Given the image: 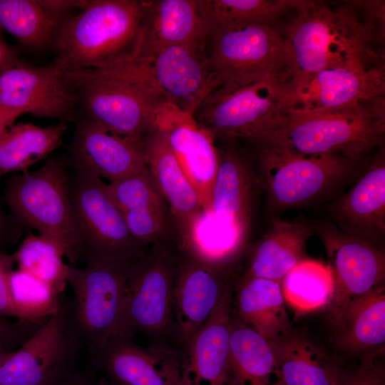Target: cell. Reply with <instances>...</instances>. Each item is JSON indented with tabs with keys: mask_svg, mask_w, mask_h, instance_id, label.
I'll list each match as a JSON object with an SVG mask.
<instances>
[{
	"mask_svg": "<svg viewBox=\"0 0 385 385\" xmlns=\"http://www.w3.org/2000/svg\"><path fill=\"white\" fill-rule=\"evenodd\" d=\"M359 15L358 1L332 8L314 1L289 0V13L286 22L276 28L282 34L289 65L292 86L329 66L374 55V21L384 18L381 1H369L366 16ZM288 13V12H287Z\"/></svg>",
	"mask_w": 385,
	"mask_h": 385,
	"instance_id": "obj_1",
	"label": "cell"
},
{
	"mask_svg": "<svg viewBox=\"0 0 385 385\" xmlns=\"http://www.w3.org/2000/svg\"><path fill=\"white\" fill-rule=\"evenodd\" d=\"M385 100L351 107L286 109L255 143L307 155H337L352 162L380 146Z\"/></svg>",
	"mask_w": 385,
	"mask_h": 385,
	"instance_id": "obj_2",
	"label": "cell"
},
{
	"mask_svg": "<svg viewBox=\"0 0 385 385\" xmlns=\"http://www.w3.org/2000/svg\"><path fill=\"white\" fill-rule=\"evenodd\" d=\"M143 35L140 0H88L58 24L54 63L66 70H101L138 56Z\"/></svg>",
	"mask_w": 385,
	"mask_h": 385,
	"instance_id": "obj_3",
	"label": "cell"
},
{
	"mask_svg": "<svg viewBox=\"0 0 385 385\" xmlns=\"http://www.w3.org/2000/svg\"><path fill=\"white\" fill-rule=\"evenodd\" d=\"M64 76L75 97L76 120L93 122L139 143H144L158 115L170 104L155 88L120 65L66 70Z\"/></svg>",
	"mask_w": 385,
	"mask_h": 385,
	"instance_id": "obj_4",
	"label": "cell"
},
{
	"mask_svg": "<svg viewBox=\"0 0 385 385\" xmlns=\"http://www.w3.org/2000/svg\"><path fill=\"white\" fill-rule=\"evenodd\" d=\"M179 255L178 240L172 239L150 245L132 260L115 335L134 339L140 334L153 344L175 346L172 309Z\"/></svg>",
	"mask_w": 385,
	"mask_h": 385,
	"instance_id": "obj_5",
	"label": "cell"
},
{
	"mask_svg": "<svg viewBox=\"0 0 385 385\" xmlns=\"http://www.w3.org/2000/svg\"><path fill=\"white\" fill-rule=\"evenodd\" d=\"M70 202L77 262L86 265L133 260L150 246L136 240L95 174L72 170Z\"/></svg>",
	"mask_w": 385,
	"mask_h": 385,
	"instance_id": "obj_6",
	"label": "cell"
},
{
	"mask_svg": "<svg viewBox=\"0 0 385 385\" xmlns=\"http://www.w3.org/2000/svg\"><path fill=\"white\" fill-rule=\"evenodd\" d=\"M70 161L51 156L38 169L12 176L5 200L19 222L57 245L68 264L76 265L70 202Z\"/></svg>",
	"mask_w": 385,
	"mask_h": 385,
	"instance_id": "obj_7",
	"label": "cell"
},
{
	"mask_svg": "<svg viewBox=\"0 0 385 385\" xmlns=\"http://www.w3.org/2000/svg\"><path fill=\"white\" fill-rule=\"evenodd\" d=\"M286 85L277 79L220 85L192 116L213 141L242 139L255 144L285 111Z\"/></svg>",
	"mask_w": 385,
	"mask_h": 385,
	"instance_id": "obj_8",
	"label": "cell"
},
{
	"mask_svg": "<svg viewBox=\"0 0 385 385\" xmlns=\"http://www.w3.org/2000/svg\"><path fill=\"white\" fill-rule=\"evenodd\" d=\"M217 169L210 213L202 222L217 232L214 250L224 256L242 254L262 185L251 160L235 145V140H215Z\"/></svg>",
	"mask_w": 385,
	"mask_h": 385,
	"instance_id": "obj_9",
	"label": "cell"
},
{
	"mask_svg": "<svg viewBox=\"0 0 385 385\" xmlns=\"http://www.w3.org/2000/svg\"><path fill=\"white\" fill-rule=\"evenodd\" d=\"M131 262H106L84 267L68 263L67 283L73 298L68 303L67 319L83 349L99 346L115 335Z\"/></svg>",
	"mask_w": 385,
	"mask_h": 385,
	"instance_id": "obj_10",
	"label": "cell"
},
{
	"mask_svg": "<svg viewBox=\"0 0 385 385\" xmlns=\"http://www.w3.org/2000/svg\"><path fill=\"white\" fill-rule=\"evenodd\" d=\"M205 50L209 68L220 85L289 81L286 43L273 26L252 24L213 31Z\"/></svg>",
	"mask_w": 385,
	"mask_h": 385,
	"instance_id": "obj_11",
	"label": "cell"
},
{
	"mask_svg": "<svg viewBox=\"0 0 385 385\" xmlns=\"http://www.w3.org/2000/svg\"><path fill=\"white\" fill-rule=\"evenodd\" d=\"M68 302L11 351L0 366V385H62L77 373L81 345L67 319Z\"/></svg>",
	"mask_w": 385,
	"mask_h": 385,
	"instance_id": "obj_12",
	"label": "cell"
},
{
	"mask_svg": "<svg viewBox=\"0 0 385 385\" xmlns=\"http://www.w3.org/2000/svg\"><path fill=\"white\" fill-rule=\"evenodd\" d=\"M259 175L274 209L302 205L346 177L354 162L337 155H307L260 145Z\"/></svg>",
	"mask_w": 385,
	"mask_h": 385,
	"instance_id": "obj_13",
	"label": "cell"
},
{
	"mask_svg": "<svg viewBox=\"0 0 385 385\" xmlns=\"http://www.w3.org/2000/svg\"><path fill=\"white\" fill-rule=\"evenodd\" d=\"M242 270V258L215 262L180 250L172 309L176 347L182 350L209 319Z\"/></svg>",
	"mask_w": 385,
	"mask_h": 385,
	"instance_id": "obj_14",
	"label": "cell"
},
{
	"mask_svg": "<svg viewBox=\"0 0 385 385\" xmlns=\"http://www.w3.org/2000/svg\"><path fill=\"white\" fill-rule=\"evenodd\" d=\"M316 232L334 277L328 309L335 330L353 304L384 284L385 255L382 247L348 235L333 224L319 223Z\"/></svg>",
	"mask_w": 385,
	"mask_h": 385,
	"instance_id": "obj_15",
	"label": "cell"
},
{
	"mask_svg": "<svg viewBox=\"0 0 385 385\" xmlns=\"http://www.w3.org/2000/svg\"><path fill=\"white\" fill-rule=\"evenodd\" d=\"M377 53L327 67L286 86V109L339 108L384 99V66Z\"/></svg>",
	"mask_w": 385,
	"mask_h": 385,
	"instance_id": "obj_16",
	"label": "cell"
},
{
	"mask_svg": "<svg viewBox=\"0 0 385 385\" xmlns=\"http://www.w3.org/2000/svg\"><path fill=\"white\" fill-rule=\"evenodd\" d=\"M205 46H175L128 61L132 70L180 111L193 115L220 83L211 72Z\"/></svg>",
	"mask_w": 385,
	"mask_h": 385,
	"instance_id": "obj_17",
	"label": "cell"
},
{
	"mask_svg": "<svg viewBox=\"0 0 385 385\" xmlns=\"http://www.w3.org/2000/svg\"><path fill=\"white\" fill-rule=\"evenodd\" d=\"M87 351L93 369L111 385H179L182 351L173 345L143 347L115 335Z\"/></svg>",
	"mask_w": 385,
	"mask_h": 385,
	"instance_id": "obj_18",
	"label": "cell"
},
{
	"mask_svg": "<svg viewBox=\"0 0 385 385\" xmlns=\"http://www.w3.org/2000/svg\"><path fill=\"white\" fill-rule=\"evenodd\" d=\"M65 70L53 61L43 66L24 61L0 73V106L37 118L75 121V97Z\"/></svg>",
	"mask_w": 385,
	"mask_h": 385,
	"instance_id": "obj_19",
	"label": "cell"
},
{
	"mask_svg": "<svg viewBox=\"0 0 385 385\" xmlns=\"http://www.w3.org/2000/svg\"><path fill=\"white\" fill-rule=\"evenodd\" d=\"M144 151L147 167L170 210L178 234V247L188 248L205 217L199 196L157 125L146 136Z\"/></svg>",
	"mask_w": 385,
	"mask_h": 385,
	"instance_id": "obj_20",
	"label": "cell"
},
{
	"mask_svg": "<svg viewBox=\"0 0 385 385\" xmlns=\"http://www.w3.org/2000/svg\"><path fill=\"white\" fill-rule=\"evenodd\" d=\"M74 122L68 147L71 169L89 172L111 183L147 168L144 143L113 134L84 119Z\"/></svg>",
	"mask_w": 385,
	"mask_h": 385,
	"instance_id": "obj_21",
	"label": "cell"
},
{
	"mask_svg": "<svg viewBox=\"0 0 385 385\" xmlns=\"http://www.w3.org/2000/svg\"><path fill=\"white\" fill-rule=\"evenodd\" d=\"M156 125L165 135L183 173L198 195L205 217L208 215L217 169L212 138L192 115L171 104L158 115Z\"/></svg>",
	"mask_w": 385,
	"mask_h": 385,
	"instance_id": "obj_22",
	"label": "cell"
},
{
	"mask_svg": "<svg viewBox=\"0 0 385 385\" xmlns=\"http://www.w3.org/2000/svg\"><path fill=\"white\" fill-rule=\"evenodd\" d=\"M106 189L131 235L139 242L149 246L178 240L170 210L148 167L138 174L106 183Z\"/></svg>",
	"mask_w": 385,
	"mask_h": 385,
	"instance_id": "obj_23",
	"label": "cell"
},
{
	"mask_svg": "<svg viewBox=\"0 0 385 385\" xmlns=\"http://www.w3.org/2000/svg\"><path fill=\"white\" fill-rule=\"evenodd\" d=\"M235 283L227 289L209 319L181 350L179 385H225Z\"/></svg>",
	"mask_w": 385,
	"mask_h": 385,
	"instance_id": "obj_24",
	"label": "cell"
},
{
	"mask_svg": "<svg viewBox=\"0 0 385 385\" xmlns=\"http://www.w3.org/2000/svg\"><path fill=\"white\" fill-rule=\"evenodd\" d=\"M344 233L382 247L385 237V158L381 150L354 185L333 206Z\"/></svg>",
	"mask_w": 385,
	"mask_h": 385,
	"instance_id": "obj_25",
	"label": "cell"
},
{
	"mask_svg": "<svg viewBox=\"0 0 385 385\" xmlns=\"http://www.w3.org/2000/svg\"><path fill=\"white\" fill-rule=\"evenodd\" d=\"M141 8L143 35L136 58L172 46L207 44L209 31L198 0H141Z\"/></svg>",
	"mask_w": 385,
	"mask_h": 385,
	"instance_id": "obj_26",
	"label": "cell"
},
{
	"mask_svg": "<svg viewBox=\"0 0 385 385\" xmlns=\"http://www.w3.org/2000/svg\"><path fill=\"white\" fill-rule=\"evenodd\" d=\"M312 228L303 222L273 218L263 235L247 247L241 275L281 282L284 276L306 259Z\"/></svg>",
	"mask_w": 385,
	"mask_h": 385,
	"instance_id": "obj_27",
	"label": "cell"
},
{
	"mask_svg": "<svg viewBox=\"0 0 385 385\" xmlns=\"http://www.w3.org/2000/svg\"><path fill=\"white\" fill-rule=\"evenodd\" d=\"M277 363L274 385H339L346 369L302 331L270 340Z\"/></svg>",
	"mask_w": 385,
	"mask_h": 385,
	"instance_id": "obj_28",
	"label": "cell"
},
{
	"mask_svg": "<svg viewBox=\"0 0 385 385\" xmlns=\"http://www.w3.org/2000/svg\"><path fill=\"white\" fill-rule=\"evenodd\" d=\"M280 284L240 273L234 285L233 314L268 340L281 338L292 330Z\"/></svg>",
	"mask_w": 385,
	"mask_h": 385,
	"instance_id": "obj_29",
	"label": "cell"
},
{
	"mask_svg": "<svg viewBox=\"0 0 385 385\" xmlns=\"http://www.w3.org/2000/svg\"><path fill=\"white\" fill-rule=\"evenodd\" d=\"M277 363L270 340L231 316L225 385H274Z\"/></svg>",
	"mask_w": 385,
	"mask_h": 385,
	"instance_id": "obj_30",
	"label": "cell"
},
{
	"mask_svg": "<svg viewBox=\"0 0 385 385\" xmlns=\"http://www.w3.org/2000/svg\"><path fill=\"white\" fill-rule=\"evenodd\" d=\"M334 331L337 344L347 352L366 354L384 349V284L353 304Z\"/></svg>",
	"mask_w": 385,
	"mask_h": 385,
	"instance_id": "obj_31",
	"label": "cell"
},
{
	"mask_svg": "<svg viewBox=\"0 0 385 385\" xmlns=\"http://www.w3.org/2000/svg\"><path fill=\"white\" fill-rule=\"evenodd\" d=\"M65 122L41 127L31 123L12 125L0 139V178L23 171L49 155L62 144Z\"/></svg>",
	"mask_w": 385,
	"mask_h": 385,
	"instance_id": "obj_32",
	"label": "cell"
},
{
	"mask_svg": "<svg viewBox=\"0 0 385 385\" xmlns=\"http://www.w3.org/2000/svg\"><path fill=\"white\" fill-rule=\"evenodd\" d=\"M62 20L46 6L43 0H0V29L31 51L51 48Z\"/></svg>",
	"mask_w": 385,
	"mask_h": 385,
	"instance_id": "obj_33",
	"label": "cell"
},
{
	"mask_svg": "<svg viewBox=\"0 0 385 385\" xmlns=\"http://www.w3.org/2000/svg\"><path fill=\"white\" fill-rule=\"evenodd\" d=\"M280 284L284 302L296 318L328 307L334 292V277L329 265L309 258L291 269Z\"/></svg>",
	"mask_w": 385,
	"mask_h": 385,
	"instance_id": "obj_34",
	"label": "cell"
},
{
	"mask_svg": "<svg viewBox=\"0 0 385 385\" xmlns=\"http://www.w3.org/2000/svg\"><path fill=\"white\" fill-rule=\"evenodd\" d=\"M209 31L252 24L276 27L289 11V0H198Z\"/></svg>",
	"mask_w": 385,
	"mask_h": 385,
	"instance_id": "obj_35",
	"label": "cell"
},
{
	"mask_svg": "<svg viewBox=\"0 0 385 385\" xmlns=\"http://www.w3.org/2000/svg\"><path fill=\"white\" fill-rule=\"evenodd\" d=\"M8 284L19 320L43 324L60 309L63 298L51 285L20 270H11Z\"/></svg>",
	"mask_w": 385,
	"mask_h": 385,
	"instance_id": "obj_36",
	"label": "cell"
},
{
	"mask_svg": "<svg viewBox=\"0 0 385 385\" xmlns=\"http://www.w3.org/2000/svg\"><path fill=\"white\" fill-rule=\"evenodd\" d=\"M19 270L51 285L63 294L67 283L68 264L62 250L43 237L30 234L12 255Z\"/></svg>",
	"mask_w": 385,
	"mask_h": 385,
	"instance_id": "obj_37",
	"label": "cell"
},
{
	"mask_svg": "<svg viewBox=\"0 0 385 385\" xmlns=\"http://www.w3.org/2000/svg\"><path fill=\"white\" fill-rule=\"evenodd\" d=\"M384 349L364 355L359 364L347 369L339 385H385Z\"/></svg>",
	"mask_w": 385,
	"mask_h": 385,
	"instance_id": "obj_38",
	"label": "cell"
},
{
	"mask_svg": "<svg viewBox=\"0 0 385 385\" xmlns=\"http://www.w3.org/2000/svg\"><path fill=\"white\" fill-rule=\"evenodd\" d=\"M36 325L22 320L12 323L0 317V347L13 351L11 347L28 339L38 327L35 328Z\"/></svg>",
	"mask_w": 385,
	"mask_h": 385,
	"instance_id": "obj_39",
	"label": "cell"
},
{
	"mask_svg": "<svg viewBox=\"0 0 385 385\" xmlns=\"http://www.w3.org/2000/svg\"><path fill=\"white\" fill-rule=\"evenodd\" d=\"M14 260L12 255L0 252V317H17L12 304L8 284L9 274Z\"/></svg>",
	"mask_w": 385,
	"mask_h": 385,
	"instance_id": "obj_40",
	"label": "cell"
},
{
	"mask_svg": "<svg viewBox=\"0 0 385 385\" xmlns=\"http://www.w3.org/2000/svg\"><path fill=\"white\" fill-rule=\"evenodd\" d=\"M1 31L0 29V73L22 61L18 51L4 41Z\"/></svg>",
	"mask_w": 385,
	"mask_h": 385,
	"instance_id": "obj_41",
	"label": "cell"
},
{
	"mask_svg": "<svg viewBox=\"0 0 385 385\" xmlns=\"http://www.w3.org/2000/svg\"><path fill=\"white\" fill-rule=\"evenodd\" d=\"M67 385H111L103 376L96 378L87 372L78 371Z\"/></svg>",
	"mask_w": 385,
	"mask_h": 385,
	"instance_id": "obj_42",
	"label": "cell"
},
{
	"mask_svg": "<svg viewBox=\"0 0 385 385\" xmlns=\"http://www.w3.org/2000/svg\"><path fill=\"white\" fill-rule=\"evenodd\" d=\"M20 115L15 112L6 110L0 106V139L5 131L12 125Z\"/></svg>",
	"mask_w": 385,
	"mask_h": 385,
	"instance_id": "obj_43",
	"label": "cell"
},
{
	"mask_svg": "<svg viewBox=\"0 0 385 385\" xmlns=\"http://www.w3.org/2000/svg\"><path fill=\"white\" fill-rule=\"evenodd\" d=\"M7 227L6 216L0 206V240L2 239Z\"/></svg>",
	"mask_w": 385,
	"mask_h": 385,
	"instance_id": "obj_44",
	"label": "cell"
},
{
	"mask_svg": "<svg viewBox=\"0 0 385 385\" xmlns=\"http://www.w3.org/2000/svg\"><path fill=\"white\" fill-rule=\"evenodd\" d=\"M11 351L0 347V366L7 359Z\"/></svg>",
	"mask_w": 385,
	"mask_h": 385,
	"instance_id": "obj_45",
	"label": "cell"
},
{
	"mask_svg": "<svg viewBox=\"0 0 385 385\" xmlns=\"http://www.w3.org/2000/svg\"><path fill=\"white\" fill-rule=\"evenodd\" d=\"M67 383H68V381L66 382V383H64V384H63L62 385H67Z\"/></svg>",
	"mask_w": 385,
	"mask_h": 385,
	"instance_id": "obj_46",
	"label": "cell"
}]
</instances>
